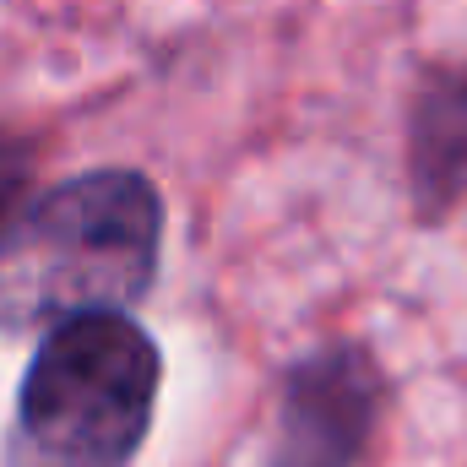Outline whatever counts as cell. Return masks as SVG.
Listing matches in <instances>:
<instances>
[{
  "label": "cell",
  "mask_w": 467,
  "mask_h": 467,
  "mask_svg": "<svg viewBox=\"0 0 467 467\" xmlns=\"http://www.w3.org/2000/svg\"><path fill=\"white\" fill-rule=\"evenodd\" d=\"M386 408V369L380 358L332 337L299 353L277 386V424L261 467H358Z\"/></svg>",
  "instance_id": "cell-3"
},
{
  "label": "cell",
  "mask_w": 467,
  "mask_h": 467,
  "mask_svg": "<svg viewBox=\"0 0 467 467\" xmlns=\"http://www.w3.org/2000/svg\"><path fill=\"white\" fill-rule=\"evenodd\" d=\"M163 391V348L125 316H77L22 369L5 467H136Z\"/></svg>",
  "instance_id": "cell-2"
},
{
  "label": "cell",
  "mask_w": 467,
  "mask_h": 467,
  "mask_svg": "<svg viewBox=\"0 0 467 467\" xmlns=\"http://www.w3.org/2000/svg\"><path fill=\"white\" fill-rule=\"evenodd\" d=\"M27 174H33V141L0 130V218H5V213L16 207V196L27 191Z\"/></svg>",
  "instance_id": "cell-5"
},
{
  "label": "cell",
  "mask_w": 467,
  "mask_h": 467,
  "mask_svg": "<svg viewBox=\"0 0 467 467\" xmlns=\"http://www.w3.org/2000/svg\"><path fill=\"white\" fill-rule=\"evenodd\" d=\"M163 266V191L141 169H88L0 218V337L136 310Z\"/></svg>",
  "instance_id": "cell-1"
},
{
  "label": "cell",
  "mask_w": 467,
  "mask_h": 467,
  "mask_svg": "<svg viewBox=\"0 0 467 467\" xmlns=\"http://www.w3.org/2000/svg\"><path fill=\"white\" fill-rule=\"evenodd\" d=\"M408 202L419 223H446L467 202V66L430 60L408 93Z\"/></svg>",
  "instance_id": "cell-4"
}]
</instances>
